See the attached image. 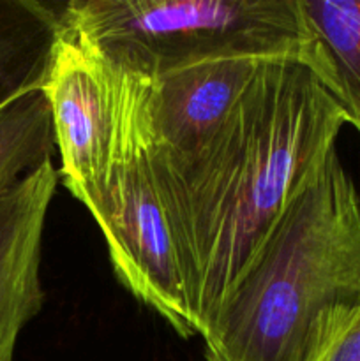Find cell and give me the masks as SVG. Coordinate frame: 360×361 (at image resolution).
<instances>
[{
    "label": "cell",
    "mask_w": 360,
    "mask_h": 361,
    "mask_svg": "<svg viewBox=\"0 0 360 361\" xmlns=\"http://www.w3.org/2000/svg\"><path fill=\"white\" fill-rule=\"evenodd\" d=\"M346 113L295 59L270 60L222 126L184 154L150 148L198 337L323 164Z\"/></svg>",
    "instance_id": "cell-1"
},
{
    "label": "cell",
    "mask_w": 360,
    "mask_h": 361,
    "mask_svg": "<svg viewBox=\"0 0 360 361\" xmlns=\"http://www.w3.org/2000/svg\"><path fill=\"white\" fill-rule=\"evenodd\" d=\"M359 305L360 194L335 148L201 335L205 361H318Z\"/></svg>",
    "instance_id": "cell-2"
},
{
    "label": "cell",
    "mask_w": 360,
    "mask_h": 361,
    "mask_svg": "<svg viewBox=\"0 0 360 361\" xmlns=\"http://www.w3.org/2000/svg\"><path fill=\"white\" fill-rule=\"evenodd\" d=\"M60 16L64 28L150 78L233 55L295 59L323 78L300 0H71Z\"/></svg>",
    "instance_id": "cell-3"
},
{
    "label": "cell",
    "mask_w": 360,
    "mask_h": 361,
    "mask_svg": "<svg viewBox=\"0 0 360 361\" xmlns=\"http://www.w3.org/2000/svg\"><path fill=\"white\" fill-rule=\"evenodd\" d=\"M152 85L154 78L62 27L41 92L52 111L59 176L81 204L101 192L120 159L155 141Z\"/></svg>",
    "instance_id": "cell-4"
},
{
    "label": "cell",
    "mask_w": 360,
    "mask_h": 361,
    "mask_svg": "<svg viewBox=\"0 0 360 361\" xmlns=\"http://www.w3.org/2000/svg\"><path fill=\"white\" fill-rule=\"evenodd\" d=\"M154 143L140 145L120 159L101 192L83 207L104 236L120 284L176 335L198 337L179 249L155 189L150 164Z\"/></svg>",
    "instance_id": "cell-5"
},
{
    "label": "cell",
    "mask_w": 360,
    "mask_h": 361,
    "mask_svg": "<svg viewBox=\"0 0 360 361\" xmlns=\"http://www.w3.org/2000/svg\"><path fill=\"white\" fill-rule=\"evenodd\" d=\"M59 178L48 161L0 196V361H14L20 334L44 303L42 235Z\"/></svg>",
    "instance_id": "cell-6"
},
{
    "label": "cell",
    "mask_w": 360,
    "mask_h": 361,
    "mask_svg": "<svg viewBox=\"0 0 360 361\" xmlns=\"http://www.w3.org/2000/svg\"><path fill=\"white\" fill-rule=\"evenodd\" d=\"M267 62L270 59L217 56L155 76L152 85L155 147L184 154L208 140L228 118Z\"/></svg>",
    "instance_id": "cell-7"
},
{
    "label": "cell",
    "mask_w": 360,
    "mask_h": 361,
    "mask_svg": "<svg viewBox=\"0 0 360 361\" xmlns=\"http://www.w3.org/2000/svg\"><path fill=\"white\" fill-rule=\"evenodd\" d=\"M60 6L0 0V111L44 85L62 32Z\"/></svg>",
    "instance_id": "cell-8"
},
{
    "label": "cell",
    "mask_w": 360,
    "mask_h": 361,
    "mask_svg": "<svg viewBox=\"0 0 360 361\" xmlns=\"http://www.w3.org/2000/svg\"><path fill=\"white\" fill-rule=\"evenodd\" d=\"M323 60L321 85L360 134V0H300Z\"/></svg>",
    "instance_id": "cell-9"
},
{
    "label": "cell",
    "mask_w": 360,
    "mask_h": 361,
    "mask_svg": "<svg viewBox=\"0 0 360 361\" xmlns=\"http://www.w3.org/2000/svg\"><path fill=\"white\" fill-rule=\"evenodd\" d=\"M56 154L52 111L41 90L0 111V196Z\"/></svg>",
    "instance_id": "cell-10"
},
{
    "label": "cell",
    "mask_w": 360,
    "mask_h": 361,
    "mask_svg": "<svg viewBox=\"0 0 360 361\" xmlns=\"http://www.w3.org/2000/svg\"><path fill=\"white\" fill-rule=\"evenodd\" d=\"M318 361H360V305L342 323Z\"/></svg>",
    "instance_id": "cell-11"
}]
</instances>
